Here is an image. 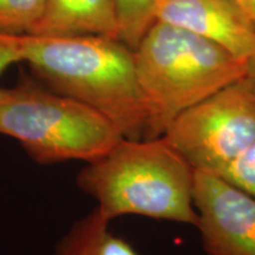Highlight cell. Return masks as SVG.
I'll return each instance as SVG.
<instances>
[{"mask_svg":"<svg viewBox=\"0 0 255 255\" xmlns=\"http://www.w3.org/2000/svg\"><path fill=\"white\" fill-rule=\"evenodd\" d=\"M218 176L255 199V142Z\"/></svg>","mask_w":255,"mask_h":255,"instance_id":"cell-12","label":"cell"},{"mask_svg":"<svg viewBox=\"0 0 255 255\" xmlns=\"http://www.w3.org/2000/svg\"><path fill=\"white\" fill-rule=\"evenodd\" d=\"M0 33L51 90L98 111L126 138H144L145 104L133 51L123 41L101 36Z\"/></svg>","mask_w":255,"mask_h":255,"instance_id":"cell-1","label":"cell"},{"mask_svg":"<svg viewBox=\"0 0 255 255\" xmlns=\"http://www.w3.org/2000/svg\"><path fill=\"white\" fill-rule=\"evenodd\" d=\"M162 137L195 171L220 175L255 142V82L247 73L181 114Z\"/></svg>","mask_w":255,"mask_h":255,"instance_id":"cell-5","label":"cell"},{"mask_svg":"<svg viewBox=\"0 0 255 255\" xmlns=\"http://www.w3.org/2000/svg\"><path fill=\"white\" fill-rule=\"evenodd\" d=\"M110 222L95 208L73 223L55 255H138L129 242L110 231Z\"/></svg>","mask_w":255,"mask_h":255,"instance_id":"cell-9","label":"cell"},{"mask_svg":"<svg viewBox=\"0 0 255 255\" xmlns=\"http://www.w3.org/2000/svg\"><path fill=\"white\" fill-rule=\"evenodd\" d=\"M245 12L255 25V0H229Z\"/></svg>","mask_w":255,"mask_h":255,"instance_id":"cell-14","label":"cell"},{"mask_svg":"<svg viewBox=\"0 0 255 255\" xmlns=\"http://www.w3.org/2000/svg\"><path fill=\"white\" fill-rule=\"evenodd\" d=\"M30 34L47 37L101 36L121 40L116 1L45 0L41 17Z\"/></svg>","mask_w":255,"mask_h":255,"instance_id":"cell-8","label":"cell"},{"mask_svg":"<svg viewBox=\"0 0 255 255\" xmlns=\"http://www.w3.org/2000/svg\"><path fill=\"white\" fill-rule=\"evenodd\" d=\"M45 0H0V31L31 33L43 13Z\"/></svg>","mask_w":255,"mask_h":255,"instance_id":"cell-11","label":"cell"},{"mask_svg":"<svg viewBox=\"0 0 255 255\" xmlns=\"http://www.w3.org/2000/svg\"><path fill=\"white\" fill-rule=\"evenodd\" d=\"M77 186L110 221L138 215L196 227L195 170L162 136L122 137L79 171Z\"/></svg>","mask_w":255,"mask_h":255,"instance_id":"cell-2","label":"cell"},{"mask_svg":"<svg viewBox=\"0 0 255 255\" xmlns=\"http://www.w3.org/2000/svg\"><path fill=\"white\" fill-rule=\"evenodd\" d=\"M155 20L213 41L246 62L255 56V25L229 0H158Z\"/></svg>","mask_w":255,"mask_h":255,"instance_id":"cell-7","label":"cell"},{"mask_svg":"<svg viewBox=\"0 0 255 255\" xmlns=\"http://www.w3.org/2000/svg\"><path fill=\"white\" fill-rule=\"evenodd\" d=\"M121 28V40L135 49L143 34L154 23V9L158 0H115Z\"/></svg>","mask_w":255,"mask_h":255,"instance_id":"cell-10","label":"cell"},{"mask_svg":"<svg viewBox=\"0 0 255 255\" xmlns=\"http://www.w3.org/2000/svg\"><path fill=\"white\" fill-rule=\"evenodd\" d=\"M194 205L206 255H255V199L218 175L195 171Z\"/></svg>","mask_w":255,"mask_h":255,"instance_id":"cell-6","label":"cell"},{"mask_svg":"<svg viewBox=\"0 0 255 255\" xmlns=\"http://www.w3.org/2000/svg\"><path fill=\"white\" fill-rule=\"evenodd\" d=\"M247 73L255 82V56L247 60Z\"/></svg>","mask_w":255,"mask_h":255,"instance_id":"cell-15","label":"cell"},{"mask_svg":"<svg viewBox=\"0 0 255 255\" xmlns=\"http://www.w3.org/2000/svg\"><path fill=\"white\" fill-rule=\"evenodd\" d=\"M132 51L146 110L144 138L162 136L181 114L247 75L246 60L157 20Z\"/></svg>","mask_w":255,"mask_h":255,"instance_id":"cell-3","label":"cell"},{"mask_svg":"<svg viewBox=\"0 0 255 255\" xmlns=\"http://www.w3.org/2000/svg\"><path fill=\"white\" fill-rule=\"evenodd\" d=\"M0 135L39 164L90 163L123 137L98 111L32 82L0 87Z\"/></svg>","mask_w":255,"mask_h":255,"instance_id":"cell-4","label":"cell"},{"mask_svg":"<svg viewBox=\"0 0 255 255\" xmlns=\"http://www.w3.org/2000/svg\"><path fill=\"white\" fill-rule=\"evenodd\" d=\"M19 62H20V58H19L17 50L0 33V75L9 66Z\"/></svg>","mask_w":255,"mask_h":255,"instance_id":"cell-13","label":"cell"}]
</instances>
